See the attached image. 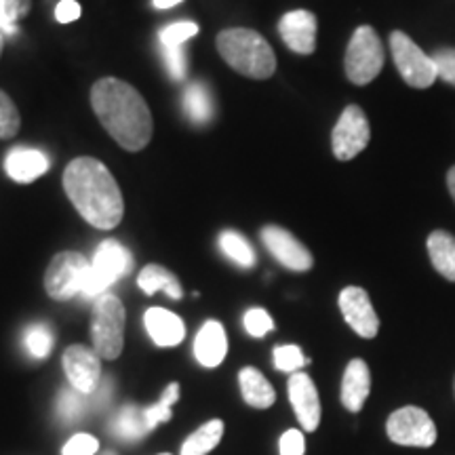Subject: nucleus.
<instances>
[{
	"mask_svg": "<svg viewBox=\"0 0 455 455\" xmlns=\"http://www.w3.org/2000/svg\"><path fill=\"white\" fill-rule=\"evenodd\" d=\"M91 108L112 140L129 152H140L150 144L155 123L150 108L140 91L121 78H100L91 87Z\"/></svg>",
	"mask_w": 455,
	"mask_h": 455,
	"instance_id": "nucleus-1",
	"label": "nucleus"
},
{
	"mask_svg": "<svg viewBox=\"0 0 455 455\" xmlns=\"http://www.w3.org/2000/svg\"><path fill=\"white\" fill-rule=\"evenodd\" d=\"M64 190L81 218L98 230H114L123 221V192L98 158L81 156L68 163Z\"/></svg>",
	"mask_w": 455,
	"mask_h": 455,
	"instance_id": "nucleus-2",
	"label": "nucleus"
},
{
	"mask_svg": "<svg viewBox=\"0 0 455 455\" xmlns=\"http://www.w3.org/2000/svg\"><path fill=\"white\" fill-rule=\"evenodd\" d=\"M220 55L232 70L253 81H266L276 72V55L270 43L251 28H228L215 38Z\"/></svg>",
	"mask_w": 455,
	"mask_h": 455,
	"instance_id": "nucleus-3",
	"label": "nucleus"
},
{
	"mask_svg": "<svg viewBox=\"0 0 455 455\" xmlns=\"http://www.w3.org/2000/svg\"><path fill=\"white\" fill-rule=\"evenodd\" d=\"M124 312L123 301L114 293H104L95 299L91 315V341L93 350L106 361H116L124 346Z\"/></svg>",
	"mask_w": 455,
	"mask_h": 455,
	"instance_id": "nucleus-4",
	"label": "nucleus"
},
{
	"mask_svg": "<svg viewBox=\"0 0 455 455\" xmlns=\"http://www.w3.org/2000/svg\"><path fill=\"white\" fill-rule=\"evenodd\" d=\"M384 68V44L371 26H358L344 57L346 76L352 84L373 83Z\"/></svg>",
	"mask_w": 455,
	"mask_h": 455,
	"instance_id": "nucleus-5",
	"label": "nucleus"
},
{
	"mask_svg": "<svg viewBox=\"0 0 455 455\" xmlns=\"http://www.w3.org/2000/svg\"><path fill=\"white\" fill-rule=\"evenodd\" d=\"M131 270H133V255L116 238H106V241L100 243L93 261H91V270L87 283H84L83 295L100 298L112 283L121 281Z\"/></svg>",
	"mask_w": 455,
	"mask_h": 455,
	"instance_id": "nucleus-6",
	"label": "nucleus"
},
{
	"mask_svg": "<svg viewBox=\"0 0 455 455\" xmlns=\"http://www.w3.org/2000/svg\"><path fill=\"white\" fill-rule=\"evenodd\" d=\"M91 270V261L83 253L61 251L51 259L47 272H44V291L49 298L66 301L83 293Z\"/></svg>",
	"mask_w": 455,
	"mask_h": 455,
	"instance_id": "nucleus-7",
	"label": "nucleus"
},
{
	"mask_svg": "<svg viewBox=\"0 0 455 455\" xmlns=\"http://www.w3.org/2000/svg\"><path fill=\"white\" fill-rule=\"evenodd\" d=\"M390 51L398 74L409 87L428 89L439 78L435 60L426 55L419 44H415L405 32L395 30L390 34Z\"/></svg>",
	"mask_w": 455,
	"mask_h": 455,
	"instance_id": "nucleus-8",
	"label": "nucleus"
},
{
	"mask_svg": "<svg viewBox=\"0 0 455 455\" xmlns=\"http://www.w3.org/2000/svg\"><path fill=\"white\" fill-rule=\"evenodd\" d=\"M390 441L403 447H432L436 441V426L419 407L396 409L386 422Z\"/></svg>",
	"mask_w": 455,
	"mask_h": 455,
	"instance_id": "nucleus-9",
	"label": "nucleus"
},
{
	"mask_svg": "<svg viewBox=\"0 0 455 455\" xmlns=\"http://www.w3.org/2000/svg\"><path fill=\"white\" fill-rule=\"evenodd\" d=\"M371 140V127L361 106H348L335 123L331 148L338 161H352L361 155Z\"/></svg>",
	"mask_w": 455,
	"mask_h": 455,
	"instance_id": "nucleus-10",
	"label": "nucleus"
},
{
	"mask_svg": "<svg viewBox=\"0 0 455 455\" xmlns=\"http://www.w3.org/2000/svg\"><path fill=\"white\" fill-rule=\"evenodd\" d=\"M61 363H64L66 378L74 390L89 396L100 388L101 356L93 348H87L83 344L68 346Z\"/></svg>",
	"mask_w": 455,
	"mask_h": 455,
	"instance_id": "nucleus-11",
	"label": "nucleus"
},
{
	"mask_svg": "<svg viewBox=\"0 0 455 455\" xmlns=\"http://www.w3.org/2000/svg\"><path fill=\"white\" fill-rule=\"evenodd\" d=\"M261 243L266 244L272 258L284 268L293 272H308L315 266V258L306 249V244L299 243L291 232L281 226L261 228Z\"/></svg>",
	"mask_w": 455,
	"mask_h": 455,
	"instance_id": "nucleus-12",
	"label": "nucleus"
},
{
	"mask_svg": "<svg viewBox=\"0 0 455 455\" xmlns=\"http://www.w3.org/2000/svg\"><path fill=\"white\" fill-rule=\"evenodd\" d=\"M339 310L344 315V321L348 323L352 331L365 339H373L379 331V318L375 315L371 298L365 289L361 287H346L339 293Z\"/></svg>",
	"mask_w": 455,
	"mask_h": 455,
	"instance_id": "nucleus-13",
	"label": "nucleus"
},
{
	"mask_svg": "<svg viewBox=\"0 0 455 455\" xmlns=\"http://www.w3.org/2000/svg\"><path fill=\"white\" fill-rule=\"evenodd\" d=\"M289 401L295 415H298L301 428L306 432H315L321 424V398H318V390L308 373L298 371L289 378L287 384Z\"/></svg>",
	"mask_w": 455,
	"mask_h": 455,
	"instance_id": "nucleus-14",
	"label": "nucleus"
},
{
	"mask_svg": "<svg viewBox=\"0 0 455 455\" xmlns=\"http://www.w3.org/2000/svg\"><path fill=\"white\" fill-rule=\"evenodd\" d=\"M316 17L306 9L289 11L278 21V34L293 53L312 55L316 49Z\"/></svg>",
	"mask_w": 455,
	"mask_h": 455,
	"instance_id": "nucleus-15",
	"label": "nucleus"
},
{
	"mask_svg": "<svg viewBox=\"0 0 455 455\" xmlns=\"http://www.w3.org/2000/svg\"><path fill=\"white\" fill-rule=\"evenodd\" d=\"M49 167L51 163L44 152L26 146L13 148L4 158V171L17 184H32V181L47 173Z\"/></svg>",
	"mask_w": 455,
	"mask_h": 455,
	"instance_id": "nucleus-16",
	"label": "nucleus"
},
{
	"mask_svg": "<svg viewBox=\"0 0 455 455\" xmlns=\"http://www.w3.org/2000/svg\"><path fill=\"white\" fill-rule=\"evenodd\" d=\"M371 392V371L363 358H352L341 379V405L348 411L358 413L365 407V401Z\"/></svg>",
	"mask_w": 455,
	"mask_h": 455,
	"instance_id": "nucleus-17",
	"label": "nucleus"
},
{
	"mask_svg": "<svg viewBox=\"0 0 455 455\" xmlns=\"http://www.w3.org/2000/svg\"><path fill=\"white\" fill-rule=\"evenodd\" d=\"M146 331L161 348H173L184 341L186 325L178 315L164 308H150L144 315Z\"/></svg>",
	"mask_w": 455,
	"mask_h": 455,
	"instance_id": "nucleus-18",
	"label": "nucleus"
},
{
	"mask_svg": "<svg viewBox=\"0 0 455 455\" xmlns=\"http://www.w3.org/2000/svg\"><path fill=\"white\" fill-rule=\"evenodd\" d=\"M228 339L224 325L218 321H207L195 338V356L203 367L215 369L224 363Z\"/></svg>",
	"mask_w": 455,
	"mask_h": 455,
	"instance_id": "nucleus-19",
	"label": "nucleus"
},
{
	"mask_svg": "<svg viewBox=\"0 0 455 455\" xmlns=\"http://www.w3.org/2000/svg\"><path fill=\"white\" fill-rule=\"evenodd\" d=\"M238 386H241V395L247 405L255 409H268L275 405L276 392L272 384L264 378V373L258 371L255 367H244L238 373Z\"/></svg>",
	"mask_w": 455,
	"mask_h": 455,
	"instance_id": "nucleus-20",
	"label": "nucleus"
},
{
	"mask_svg": "<svg viewBox=\"0 0 455 455\" xmlns=\"http://www.w3.org/2000/svg\"><path fill=\"white\" fill-rule=\"evenodd\" d=\"M435 270L443 278L455 283V236L445 230H435L426 241Z\"/></svg>",
	"mask_w": 455,
	"mask_h": 455,
	"instance_id": "nucleus-21",
	"label": "nucleus"
},
{
	"mask_svg": "<svg viewBox=\"0 0 455 455\" xmlns=\"http://www.w3.org/2000/svg\"><path fill=\"white\" fill-rule=\"evenodd\" d=\"M140 289L146 295H155L156 291H164L171 299H181L184 298V289H181L180 278L169 272L167 268L158 264H148L146 268H141L138 276Z\"/></svg>",
	"mask_w": 455,
	"mask_h": 455,
	"instance_id": "nucleus-22",
	"label": "nucleus"
},
{
	"mask_svg": "<svg viewBox=\"0 0 455 455\" xmlns=\"http://www.w3.org/2000/svg\"><path fill=\"white\" fill-rule=\"evenodd\" d=\"M181 106H184L186 116L195 124L212 123L215 114L212 91L207 89V84L204 83L188 84L184 91V101H181Z\"/></svg>",
	"mask_w": 455,
	"mask_h": 455,
	"instance_id": "nucleus-23",
	"label": "nucleus"
},
{
	"mask_svg": "<svg viewBox=\"0 0 455 455\" xmlns=\"http://www.w3.org/2000/svg\"><path fill=\"white\" fill-rule=\"evenodd\" d=\"M221 436H224V422L221 419H209L196 432L184 441L180 449V455H207L220 445Z\"/></svg>",
	"mask_w": 455,
	"mask_h": 455,
	"instance_id": "nucleus-24",
	"label": "nucleus"
},
{
	"mask_svg": "<svg viewBox=\"0 0 455 455\" xmlns=\"http://www.w3.org/2000/svg\"><path fill=\"white\" fill-rule=\"evenodd\" d=\"M218 244L221 253H224L228 259L235 261L236 266H241V268H253L255 266V259L258 258H255L251 243H249L243 235H238L236 230L221 232L218 236Z\"/></svg>",
	"mask_w": 455,
	"mask_h": 455,
	"instance_id": "nucleus-25",
	"label": "nucleus"
},
{
	"mask_svg": "<svg viewBox=\"0 0 455 455\" xmlns=\"http://www.w3.org/2000/svg\"><path fill=\"white\" fill-rule=\"evenodd\" d=\"M110 428H112L114 435L118 436V439H124V441L141 439V436H144L148 432L144 411H141V409H138L135 405L123 407L121 411H118L116 418H114Z\"/></svg>",
	"mask_w": 455,
	"mask_h": 455,
	"instance_id": "nucleus-26",
	"label": "nucleus"
},
{
	"mask_svg": "<svg viewBox=\"0 0 455 455\" xmlns=\"http://www.w3.org/2000/svg\"><path fill=\"white\" fill-rule=\"evenodd\" d=\"M180 392H181V390H180V384H178V382L169 384L167 390L163 392L161 401H158L156 405L144 409V418H146V428H148V432L155 430L158 424L169 422V419H171V407H173L175 403L180 401Z\"/></svg>",
	"mask_w": 455,
	"mask_h": 455,
	"instance_id": "nucleus-27",
	"label": "nucleus"
},
{
	"mask_svg": "<svg viewBox=\"0 0 455 455\" xmlns=\"http://www.w3.org/2000/svg\"><path fill=\"white\" fill-rule=\"evenodd\" d=\"M21 114L15 101L0 89V140H13L20 133Z\"/></svg>",
	"mask_w": 455,
	"mask_h": 455,
	"instance_id": "nucleus-28",
	"label": "nucleus"
},
{
	"mask_svg": "<svg viewBox=\"0 0 455 455\" xmlns=\"http://www.w3.org/2000/svg\"><path fill=\"white\" fill-rule=\"evenodd\" d=\"M26 348L34 358H47L51 350H53V333H51V329L43 325V323L28 327Z\"/></svg>",
	"mask_w": 455,
	"mask_h": 455,
	"instance_id": "nucleus-29",
	"label": "nucleus"
},
{
	"mask_svg": "<svg viewBox=\"0 0 455 455\" xmlns=\"http://www.w3.org/2000/svg\"><path fill=\"white\" fill-rule=\"evenodd\" d=\"M310 365V358L304 356L299 346H276L275 348V367L284 373H298V369Z\"/></svg>",
	"mask_w": 455,
	"mask_h": 455,
	"instance_id": "nucleus-30",
	"label": "nucleus"
},
{
	"mask_svg": "<svg viewBox=\"0 0 455 455\" xmlns=\"http://www.w3.org/2000/svg\"><path fill=\"white\" fill-rule=\"evenodd\" d=\"M87 395H83V392L74 390V388H68L60 395V405H57V411H60L61 418L66 419V422H74V419L78 418L84 411V407H87Z\"/></svg>",
	"mask_w": 455,
	"mask_h": 455,
	"instance_id": "nucleus-31",
	"label": "nucleus"
},
{
	"mask_svg": "<svg viewBox=\"0 0 455 455\" xmlns=\"http://www.w3.org/2000/svg\"><path fill=\"white\" fill-rule=\"evenodd\" d=\"M198 34V24L195 21H178V24H171L161 30L158 38H161V44H186L192 36Z\"/></svg>",
	"mask_w": 455,
	"mask_h": 455,
	"instance_id": "nucleus-32",
	"label": "nucleus"
},
{
	"mask_svg": "<svg viewBox=\"0 0 455 455\" xmlns=\"http://www.w3.org/2000/svg\"><path fill=\"white\" fill-rule=\"evenodd\" d=\"M244 329L253 338H264L275 329V321L264 308H251L244 315Z\"/></svg>",
	"mask_w": 455,
	"mask_h": 455,
	"instance_id": "nucleus-33",
	"label": "nucleus"
},
{
	"mask_svg": "<svg viewBox=\"0 0 455 455\" xmlns=\"http://www.w3.org/2000/svg\"><path fill=\"white\" fill-rule=\"evenodd\" d=\"M432 60H435L436 74H439L441 81H445L447 84H453L455 87V49H439L432 55Z\"/></svg>",
	"mask_w": 455,
	"mask_h": 455,
	"instance_id": "nucleus-34",
	"label": "nucleus"
},
{
	"mask_svg": "<svg viewBox=\"0 0 455 455\" xmlns=\"http://www.w3.org/2000/svg\"><path fill=\"white\" fill-rule=\"evenodd\" d=\"M100 451V443L91 435H74L61 449V455H95Z\"/></svg>",
	"mask_w": 455,
	"mask_h": 455,
	"instance_id": "nucleus-35",
	"label": "nucleus"
},
{
	"mask_svg": "<svg viewBox=\"0 0 455 455\" xmlns=\"http://www.w3.org/2000/svg\"><path fill=\"white\" fill-rule=\"evenodd\" d=\"M278 449H281V455H304L306 451L304 435H301L299 430H287L281 436Z\"/></svg>",
	"mask_w": 455,
	"mask_h": 455,
	"instance_id": "nucleus-36",
	"label": "nucleus"
},
{
	"mask_svg": "<svg viewBox=\"0 0 455 455\" xmlns=\"http://www.w3.org/2000/svg\"><path fill=\"white\" fill-rule=\"evenodd\" d=\"M81 4L76 0H60L55 7V20L60 24H70V21H76L81 17Z\"/></svg>",
	"mask_w": 455,
	"mask_h": 455,
	"instance_id": "nucleus-37",
	"label": "nucleus"
},
{
	"mask_svg": "<svg viewBox=\"0 0 455 455\" xmlns=\"http://www.w3.org/2000/svg\"><path fill=\"white\" fill-rule=\"evenodd\" d=\"M0 3L4 4V9H7V13L13 24L15 21L24 20L32 9V0H0Z\"/></svg>",
	"mask_w": 455,
	"mask_h": 455,
	"instance_id": "nucleus-38",
	"label": "nucleus"
},
{
	"mask_svg": "<svg viewBox=\"0 0 455 455\" xmlns=\"http://www.w3.org/2000/svg\"><path fill=\"white\" fill-rule=\"evenodd\" d=\"M0 32H4V34H15L17 32V28H15L13 21H11V17H9L7 9H4L3 3H0Z\"/></svg>",
	"mask_w": 455,
	"mask_h": 455,
	"instance_id": "nucleus-39",
	"label": "nucleus"
},
{
	"mask_svg": "<svg viewBox=\"0 0 455 455\" xmlns=\"http://www.w3.org/2000/svg\"><path fill=\"white\" fill-rule=\"evenodd\" d=\"M181 0H152V4H155V9H171L175 7V4H180Z\"/></svg>",
	"mask_w": 455,
	"mask_h": 455,
	"instance_id": "nucleus-40",
	"label": "nucleus"
},
{
	"mask_svg": "<svg viewBox=\"0 0 455 455\" xmlns=\"http://www.w3.org/2000/svg\"><path fill=\"white\" fill-rule=\"evenodd\" d=\"M447 188H449V195H451L455 201V167L449 169V173H447Z\"/></svg>",
	"mask_w": 455,
	"mask_h": 455,
	"instance_id": "nucleus-41",
	"label": "nucleus"
},
{
	"mask_svg": "<svg viewBox=\"0 0 455 455\" xmlns=\"http://www.w3.org/2000/svg\"><path fill=\"white\" fill-rule=\"evenodd\" d=\"M3 49H4V38H3V32H0V55H3Z\"/></svg>",
	"mask_w": 455,
	"mask_h": 455,
	"instance_id": "nucleus-42",
	"label": "nucleus"
},
{
	"mask_svg": "<svg viewBox=\"0 0 455 455\" xmlns=\"http://www.w3.org/2000/svg\"><path fill=\"white\" fill-rule=\"evenodd\" d=\"M453 392H455V379H453Z\"/></svg>",
	"mask_w": 455,
	"mask_h": 455,
	"instance_id": "nucleus-43",
	"label": "nucleus"
},
{
	"mask_svg": "<svg viewBox=\"0 0 455 455\" xmlns=\"http://www.w3.org/2000/svg\"><path fill=\"white\" fill-rule=\"evenodd\" d=\"M106 455H114V453H112V451H110V453H106Z\"/></svg>",
	"mask_w": 455,
	"mask_h": 455,
	"instance_id": "nucleus-44",
	"label": "nucleus"
},
{
	"mask_svg": "<svg viewBox=\"0 0 455 455\" xmlns=\"http://www.w3.org/2000/svg\"><path fill=\"white\" fill-rule=\"evenodd\" d=\"M161 455H171V453H161Z\"/></svg>",
	"mask_w": 455,
	"mask_h": 455,
	"instance_id": "nucleus-45",
	"label": "nucleus"
}]
</instances>
